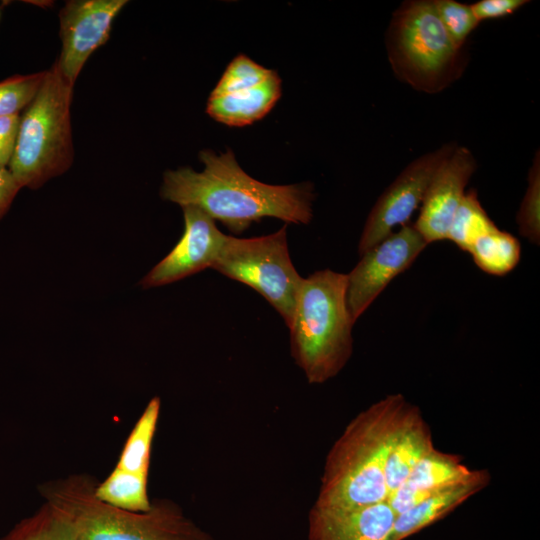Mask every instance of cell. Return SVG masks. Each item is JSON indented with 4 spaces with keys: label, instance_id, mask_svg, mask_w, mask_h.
<instances>
[{
    "label": "cell",
    "instance_id": "3",
    "mask_svg": "<svg viewBox=\"0 0 540 540\" xmlns=\"http://www.w3.org/2000/svg\"><path fill=\"white\" fill-rule=\"evenodd\" d=\"M96 481L72 474L39 487L50 504L73 525L76 540H216L172 500L152 501L146 512L111 506L95 495Z\"/></svg>",
    "mask_w": 540,
    "mask_h": 540
},
{
    "label": "cell",
    "instance_id": "16",
    "mask_svg": "<svg viewBox=\"0 0 540 540\" xmlns=\"http://www.w3.org/2000/svg\"><path fill=\"white\" fill-rule=\"evenodd\" d=\"M435 448L431 430L414 406L388 449L384 478L388 496L408 477L415 465Z\"/></svg>",
    "mask_w": 540,
    "mask_h": 540
},
{
    "label": "cell",
    "instance_id": "7",
    "mask_svg": "<svg viewBox=\"0 0 540 540\" xmlns=\"http://www.w3.org/2000/svg\"><path fill=\"white\" fill-rule=\"evenodd\" d=\"M286 228L253 238L225 235L212 269L257 291L289 328L303 278L290 258Z\"/></svg>",
    "mask_w": 540,
    "mask_h": 540
},
{
    "label": "cell",
    "instance_id": "23",
    "mask_svg": "<svg viewBox=\"0 0 540 540\" xmlns=\"http://www.w3.org/2000/svg\"><path fill=\"white\" fill-rule=\"evenodd\" d=\"M274 72L243 54L238 55L229 63L211 95H224L258 86Z\"/></svg>",
    "mask_w": 540,
    "mask_h": 540
},
{
    "label": "cell",
    "instance_id": "20",
    "mask_svg": "<svg viewBox=\"0 0 540 540\" xmlns=\"http://www.w3.org/2000/svg\"><path fill=\"white\" fill-rule=\"evenodd\" d=\"M468 252L481 270L503 276L519 263L521 245L516 237L496 228L477 239Z\"/></svg>",
    "mask_w": 540,
    "mask_h": 540
},
{
    "label": "cell",
    "instance_id": "4",
    "mask_svg": "<svg viewBox=\"0 0 540 540\" xmlns=\"http://www.w3.org/2000/svg\"><path fill=\"white\" fill-rule=\"evenodd\" d=\"M347 274L323 269L303 278L290 329L291 355L310 384L335 377L353 352Z\"/></svg>",
    "mask_w": 540,
    "mask_h": 540
},
{
    "label": "cell",
    "instance_id": "28",
    "mask_svg": "<svg viewBox=\"0 0 540 540\" xmlns=\"http://www.w3.org/2000/svg\"><path fill=\"white\" fill-rule=\"evenodd\" d=\"M20 115L0 117V165L7 167L14 152Z\"/></svg>",
    "mask_w": 540,
    "mask_h": 540
},
{
    "label": "cell",
    "instance_id": "1",
    "mask_svg": "<svg viewBox=\"0 0 540 540\" xmlns=\"http://www.w3.org/2000/svg\"><path fill=\"white\" fill-rule=\"evenodd\" d=\"M201 172L182 167L163 175L160 195L183 206H195L233 233L240 234L264 217L308 224L313 216V189L309 183L270 185L249 176L231 150L200 153Z\"/></svg>",
    "mask_w": 540,
    "mask_h": 540
},
{
    "label": "cell",
    "instance_id": "17",
    "mask_svg": "<svg viewBox=\"0 0 540 540\" xmlns=\"http://www.w3.org/2000/svg\"><path fill=\"white\" fill-rule=\"evenodd\" d=\"M281 95V80L274 72L262 84L224 94L210 95L206 112L228 126H245L263 118Z\"/></svg>",
    "mask_w": 540,
    "mask_h": 540
},
{
    "label": "cell",
    "instance_id": "2",
    "mask_svg": "<svg viewBox=\"0 0 540 540\" xmlns=\"http://www.w3.org/2000/svg\"><path fill=\"white\" fill-rule=\"evenodd\" d=\"M414 406L397 393L357 414L326 455L313 505L348 510L386 501L384 466L388 449Z\"/></svg>",
    "mask_w": 540,
    "mask_h": 540
},
{
    "label": "cell",
    "instance_id": "18",
    "mask_svg": "<svg viewBox=\"0 0 540 540\" xmlns=\"http://www.w3.org/2000/svg\"><path fill=\"white\" fill-rule=\"evenodd\" d=\"M161 400L153 397L141 413L121 451L116 467L149 475L152 441L156 432Z\"/></svg>",
    "mask_w": 540,
    "mask_h": 540
},
{
    "label": "cell",
    "instance_id": "29",
    "mask_svg": "<svg viewBox=\"0 0 540 540\" xmlns=\"http://www.w3.org/2000/svg\"><path fill=\"white\" fill-rule=\"evenodd\" d=\"M20 189L9 169L0 165V219L10 208Z\"/></svg>",
    "mask_w": 540,
    "mask_h": 540
},
{
    "label": "cell",
    "instance_id": "9",
    "mask_svg": "<svg viewBox=\"0 0 540 540\" xmlns=\"http://www.w3.org/2000/svg\"><path fill=\"white\" fill-rule=\"evenodd\" d=\"M455 147L449 143L415 159L382 193L363 228L358 244L360 255L379 244L396 226L409 223L435 172Z\"/></svg>",
    "mask_w": 540,
    "mask_h": 540
},
{
    "label": "cell",
    "instance_id": "24",
    "mask_svg": "<svg viewBox=\"0 0 540 540\" xmlns=\"http://www.w3.org/2000/svg\"><path fill=\"white\" fill-rule=\"evenodd\" d=\"M46 71L15 75L0 82V117L19 114L36 96Z\"/></svg>",
    "mask_w": 540,
    "mask_h": 540
},
{
    "label": "cell",
    "instance_id": "14",
    "mask_svg": "<svg viewBox=\"0 0 540 540\" xmlns=\"http://www.w3.org/2000/svg\"><path fill=\"white\" fill-rule=\"evenodd\" d=\"M472 472L458 454L434 448L415 465L405 481L389 494L386 502L398 515L432 494L466 479Z\"/></svg>",
    "mask_w": 540,
    "mask_h": 540
},
{
    "label": "cell",
    "instance_id": "15",
    "mask_svg": "<svg viewBox=\"0 0 540 540\" xmlns=\"http://www.w3.org/2000/svg\"><path fill=\"white\" fill-rule=\"evenodd\" d=\"M491 475L486 469H475L469 477L453 484L410 509L396 515L389 540H404L441 520L471 496L484 489Z\"/></svg>",
    "mask_w": 540,
    "mask_h": 540
},
{
    "label": "cell",
    "instance_id": "19",
    "mask_svg": "<svg viewBox=\"0 0 540 540\" xmlns=\"http://www.w3.org/2000/svg\"><path fill=\"white\" fill-rule=\"evenodd\" d=\"M148 476L115 467L95 487L96 497L111 506L132 512H146L152 501L147 491Z\"/></svg>",
    "mask_w": 540,
    "mask_h": 540
},
{
    "label": "cell",
    "instance_id": "8",
    "mask_svg": "<svg viewBox=\"0 0 540 540\" xmlns=\"http://www.w3.org/2000/svg\"><path fill=\"white\" fill-rule=\"evenodd\" d=\"M428 245L415 228L406 224L361 255L347 274V307L353 322L368 309L387 285L407 270Z\"/></svg>",
    "mask_w": 540,
    "mask_h": 540
},
{
    "label": "cell",
    "instance_id": "11",
    "mask_svg": "<svg viewBox=\"0 0 540 540\" xmlns=\"http://www.w3.org/2000/svg\"><path fill=\"white\" fill-rule=\"evenodd\" d=\"M184 233L174 248L140 281L143 288L167 285L212 268L225 235L212 219L195 206H183Z\"/></svg>",
    "mask_w": 540,
    "mask_h": 540
},
{
    "label": "cell",
    "instance_id": "22",
    "mask_svg": "<svg viewBox=\"0 0 540 540\" xmlns=\"http://www.w3.org/2000/svg\"><path fill=\"white\" fill-rule=\"evenodd\" d=\"M496 228L479 202L476 191L469 190L452 219L446 239L468 252L477 239Z\"/></svg>",
    "mask_w": 540,
    "mask_h": 540
},
{
    "label": "cell",
    "instance_id": "21",
    "mask_svg": "<svg viewBox=\"0 0 540 540\" xmlns=\"http://www.w3.org/2000/svg\"><path fill=\"white\" fill-rule=\"evenodd\" d=\"M0 540H76V534L67 517L44 502Z\"/></svg>",
    "mask_w": 540,
    "mask_h": 540
},
{
    "label": "cell",
    "instance_id": "27",
    "mask_svg": "<svg viewBox=\"0 0 540 540\" xmlns=\"http://www.w3.org/2000/svg\"><path fill=\"white\" fill-rule=\"evenodd\" d=\"M527 2L526 0H480L471 4V8L477 20L481 22L511 15Z\"/></svg>",
    "mask_w": 540,
    "mask_h": 540
},
{
    "label": "cell",
    "instance_id": "6",
    "mask_svg": "<svg viewBox=\"0 0 540 540\" xmlns=\"http://www.w3.org/2000/svg\"><path fill=\"white\" fill-rule=\"evenodd\" d=\"M386 45L395 74L419 91L443 90L464 68L462 48L445 30L432 0L401 4L393 14Z\"/></svg>",
    "mask_w": 540,
    "mask_h": 540
},
{
    "label": "cell",
    "instance_id": "25",
    "mask_svg": "<svg viewBox=\"0 0 540 540\" xmlns=\"http://www.w3.org/2000/svg\"><path fill=\"white\" fill-rule=\"evenodd\" d=\"M516 220L520 234L538 245L540 239V163L538 151L529 171L528 187Z\"/></svg>",
    "mask_w": 540,
    "mask_h": 540
},
{
    "label": "cell",
    "instance_id": "10",
    "mask_svg": "<svg viewBox=\"0 0 540 540\" xmlns=\"http://www.w3.org/2000/svg\"><path fill=\"white\" fill-rule=\"evenodd\" d=\"M126 0H73L59 13L62 50L56 61L67 81H75L90 55L109 38Z\"/></svg>",
    "mask_w": 540,
    "mask_h": 540
},
{
    "label": "cell",
    "instance_id": "26",
    "mask_svg": "<svg viewBox=\"0 0 540 540\" xmlns=\"http://www.w3.org/2000/svg\"><path fill=\"white\" fill-rule=\"evenodd\" d=\"M436 13L445 30L459 48H463L469 34L480 23L471 5L455 0H433Z\"/></svg>",
    "mask_w": 540,
    "mask_h": 540
},
{
    "label": "cell",
    "instance_id": "5",
    "mask_svg": "<svg viewBox=\"0 0 540 540\" xmlns=\"http://www.w3.org/2000/svg\"><path fill=\"white\" fill-rule=\"evenodd\" d=\"M73 87L55 62L46 70L40 89L20 116L8 169L21 188L38 189L70 167Z\"/></svg>",
    "mask_w": 540,
    "mask_h": 540
},
{
    "label": "cell",
    "instance_id": "12",
    "mask_svg": "<svg viewBox=\"0 0 540 540\" xmlns=\"http://www.w3.org/2000/svg\"><path fill=\"white\" fill-rule=\"evenodd\" d=\"M476 169L471 151L455 147L435 172L414 223L426 242L444 240L465 195V187Z\"/></svg>",
    "mask_w": 540,
    "mask_h": 540
},
{
    "label": "cell",
    "instance_id": "13",
    "mask_svg": "<svg viewBox=\"0 0 540 540\" xmlns=\"http://www.w3.org/2000/svg\"><path fill=\"white\" fill-rule=\"evenodd\" d=\"M395 512L386 501L348 509L312 506L308 513V540H389Z\"/></svg>",
    "mask_w": 540,
    "mask_h": 540
}]
</instances>
